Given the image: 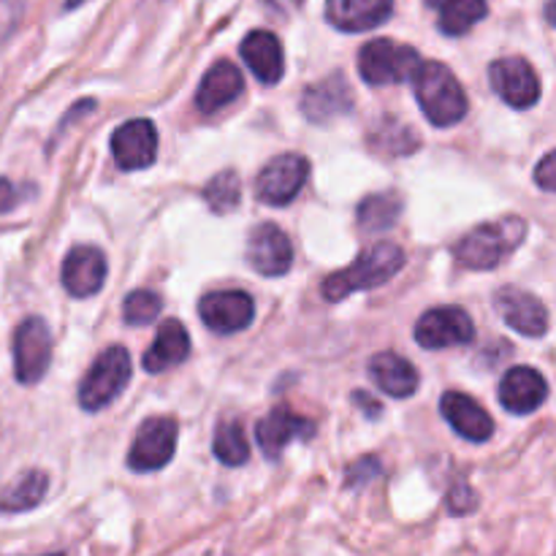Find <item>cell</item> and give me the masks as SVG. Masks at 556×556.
<instances>
[{"mask_svg":"<svg viewBox=\"0 0 556 556\" xmlns=\"http://www.w3.org/2000/svg\"><path fill=\"white\" fill-rule=\"evenodd\" d=\"M402 266H405V250L394 242H378L364 250L351 266L326 277L324 296L329 302H342L356 291H372L389 282Z\"/></svg>","mask_w":556,"mask_h":556,"instance_id":"6da1fadb","label":"cell"},{"mask_svg":"<svg viewBox=\"0 0 556 556\" xmlns=\"http://www.w3.org/2000/svg\"><path fill=\"white\" fill-rule=\"evenodd\" d=\"M527 237V223L521 217L510 215L503 220L483 223V226L472 228L467 237H462V242L454 248L456 261H459L465 269L486 271L494 266L503 264Z\"/></svg>","mask_w":556,"mask_h":556,"instance_id":"7a4b0ae2","label":"cell"},{"mask_svg":"<svg viewBox=\"0 0 556 556\" xmlns=\"http://www.w3.org/2000/svg\"><path fill=\"white\" fill-rule=\"evenodd\" d=\"M413 90H416L421 112L438 128H448L465 119L467 96L462 90L454 71L445 68L443 63H421L413 74Z\"/></svg>","mask_w":556,"mask_h":556,"instance_id":"3957f363","label":"cell"},{"mask_svg":"<svg viewBox=\"0 0 556 556\" xmlns=\"http://www.w3.org/2000/svg\"><path fill=\"white\" fill-rule=\"evenodd\" d=\"M130 380V353L123 345H112L92 362L79 386V405L87 413L112 405Z\"/></svg>","mask_w":556,"mask_h":556,"instance_id":"277c9868","label":"cell"},{"mask_svg":"<svg viewBox=\"0 0 556 556\" xmlns=\"http://www.w3.org/2000/svg\"><path fill=\"white\" fill-rule=\"evenodd\" d=\"M424 60L418 52L405 43H396L391 38H375L358 52V74L367 85H400V81L413 79Z\"/></svg>","mask_w":556,"mask_h":556,"instance_id":"5b68a950","label":"cell"},{"mask_svg":"<svg viewBox=\"0 0 556 556\" xmlns=\"http://www.w3.org/2000/svg\"><path fill=\"white\" fill-rule=\"evenodd\" d=\"M52 364V331L41 318L22 320L14 331V372L25 386L38 383Z\"/></svg>","mask_w":556,"mask_h":556,"instance_id":"8992f818","label":"cell"},{"mask_svg":"<svg viewBox=\"0 0 556 556\" xmlns=\"http://www.w3.org/2000/svg\"><path fill=\"white\" fill-rule=\"evenodd\" d=\"M309 177V161L302 155H277L264 166V172L255 179V193L264 204L269 206H286L291 204L304 188Z\"/></svg>","mask_w":556,"mask_h":556,"instance_id":"52a82bcc","label":"cell"},{"mask_svg":"<svg viewBox=\"0 0 556 556\" xmlns=\"http://www.w3.org/2000/svg\"><path fill=\"white\" fill-rule=\"evenodd\" d=\"M177 421L168 416H155L144 421L130 445L128 465L136 472H155L166 467L177 451Z\"/></svg>","mask_w":556,"mask_h":556,"instance_id":"ba28073f","label":"cell"},{"mask_svg":"<svg viewBox=\"0 0 556 556\" xmlns=\"http://www.w3.org/2000/svg\"><path fill=\"white\" fill-rule=\"evenodd\" d=\"M472 340H476V326L462 307L429 309L416 324V342L429 351L470 345Z\"/></svg>","mask_w":556,"mask_h":556,"instance_id":"9c48e42d","label":"cell"},{"mask_svg":"<svg viewBox=\"0 0 556 556\" xmlns=\"http://www.w3.org/2000/svg\"><path fill=\"white\" fill-rule=\"evenodd\" d=\"M494 92L514 109H530L541 101V79L525 58H503L489 65Z\"/></svg>","mask_w":556,"mask_h":556,"instance_id":"30bf717a","label":"cell"},{"mask_svg":"<svg viewBox=\"0 0 556 556\" xmlns=\"http://www.w3.org/2000/svg\"><path fill=\"white\" fill-rule=\"evenodd\" d=\"M112 155L123 172H139L155 163L157 130L150 119H128L112 134Z\"/></svg>","mask_w":556,"mask_h":556,"instance_id":"8fae6325","label":"cell"},{"mask_svg":"<svg viewBox=\"0 0 556 556\" xmlns=\"http://www.w3.org/2000/svg\"><path fill=\"white\" fill-rule=\"evenodd\" d=\"M199 315L206 329L233 334L253 324L255 304L244 291H212L199 302Z\"/></svg>","mask_w":556,"mask_h":556,"instance_id":"7c38bea8","label":"cell"},{"mask_svg":"<svg viewBox=\"0 0 556 556\" xmlns=\"http://www.w3.org/2000/svg\"><path fill=\"white\" fill-rule=\"evenodd\" d=\"M248 261L258 275L282 277L293 264L291 239L286 237L280 226L264 223L255 228L248 239Z\"/></svg>","mask_w":556,"mask_h":556,"instance_id":"4fadbf2b","label":"cell"},{"mask_svg":"<svg viewBox=\"0 0 556 556\" xmlns=\"http://www.w3.org/2000/svg\"><path fill=\"white\" fill-rule=\"evenodd\" d=\"M106 280V258L98 248L79 244L71 250L63 261V286L71 296L87 299L96 296Z\"/></svg>","mask_w":556,"mask_h":556,"instance_id":"5bb4252c","label":"cell"},{"mask_svg":"<svg viewBox=\"0 0 556 556\" xmlns=\"http://www.w3.org/2000/svg\"><path fill=\"white\" fill-rule=\"evenodd\" d=\"M497 309L505 324L525 337H543L548 331V309L541 299L521 288H503L497 293Z\"/></svg>","mask_w":556,"mask_h":556,"instance_id":"9a60e30c","label":"cell"},{"mask_svg":"<svg viewBox=\"0 0 556 556\" xmlns=\"http://www.w3.org/2000/svg\"><path fill=\"white\" fill-rule=\"evenodd\" d=\"M394 14V0H326V20L342 33L375 30Z\"/></svg>","mask_w":556,"mask_h":556,"instance_id":"2e32d148","label":"cell"},{"mask_svg":"<svg viewBox=\"0 0 556 556\" xmlns=\"http://www.w3.org/2000/svg\"><path fill=\"white\" fill-rule=\"evenodd\" d=\"M313 432V421L296 416V413H291L288 407H275L269 416L258 421V427H255V440H258L266 459H280L282 451L288 448V443H293L296 438L307 440Z\"/></svg>","mask_w":556,"mask_h":556,"instance_id":"e0dca14e","label":"cell"},{"mask_svg":"<svg viewBox=\"0 0 556 556\" xmlns=\"http://www.w3.org/2000/svg\"><path fill=\"white\" fill-rule=\"evenodd\" d=\"M546 400H548L546 378L532 367L508 369L503 383H500V402H503L505 410L516 413V416L535 413Z\"/></svg>","mask_w":556,"mask_h":556,"instance_id":"ac0fdd59","label":"cell"},{"mask_svg":"<svg viewBox=\"0 0 556 556\" xmlns=\"http://www.w3.org/2000/svg\"><path fill=\"white\" fill-rule=\"evenodd\" d=\"M440 410H443L445 421L454 427V432L459 438L470 440V443H486L494 434V421L472 396L459 394V391H448L440 400Z\"/></svg>","mask_w":556,"mask_h":556,"instance_id":"d6986e66","label":"cell"},{"mask_svg":"<svg viewBox=\"0 0 556 556\" xmlns=\"http://www.w3.org/2000/svg\"><path fill=\"white\" fill-rule=\"evenodd\" d=\"M244 90V79L239 74V68L228 60H220V63L212 65L210 71L201 79L199 92H195V106H199L201 114H215L220 112L223 106L237 101Z\"/></svg>","mask_w":556,"mask_h":556,"instance_id":"ffe728a7","label":"cell"},{"mask_svg":"<svg viewBox=\"0 0 556 556\" xmlns=\"http://www.w3.org/2000/svg\"><path fill=\"white\" fill-rule=\"evenodd\" d=\"M239 54L248 63V68L258 76L264 85H277L286 71V54H282V43L275 33L269 30H253L244 36Z\"/></svg>","mask_w":556,"mask_h":556,"instance_id":"44dd1931","label":"cell"},{"mask_svg":"<svg viewBox=\"0 0 556 556\" xmlns=\"http://www.w3.org/2000/svg\"><path fill=\"white\" fill-rule=\"evenodd\" d=\"M353 106V92L348 87L345 76L334 74L329 79L318 81V85L307 87L302 98V112L313 123H329V119L348 114Z\"/></svg>","mask_w":556,"mask_h":556,"instance_id":"7402d4cb","label":"cell"},{"mask_svg":"<svg viewBox=\"0 0 556 556\" xmlns=\"http://www.w3.org/2000/svg\"><path fill=\"white\" fill-rule=\"evenodd\" d=\"M369 375L378 383V389H383L386 394L396 396V400H405L418 391V372L407 358L396 356V353L383 351L378 356H372L369 362Z\"/></svg>","mask_w":556,"mask_h":556,"instance_id":"603a6c76","label":"cell"},{"mask_svg":"<svg viewBox=\"0 0 556 556\" xmlns=\"http://www.w3.org/2000/svg\"><path fill=\"white\" fill-rule=\"evenodd\" d=\"M190 356V337L185 331V326L179 320H166V324L157 329L155 342H152L150 351L144 353V369L150 375L163 372L168 367H177L185 358Z\"/></svg>","mask_w":556,"mask_h":556,"instance_id":"cb8c5ba5","label":"cell"},{"mask_svg":"<svg viewBox=\"0 0 556 556\" xmlns=\"http://www.w3.org/2000/svg\"><path fill=\"white\" fill-rule=\"evenodd\" d=\"M438 11V25L445 36H465L489 14V0H427Z\"/></svg>","mask_w":556,"mask_h":556,"instance_id":"d4e9b609","label":"cell"},{"mask_svg":"<svg viewBox=\"0 0 556 556\" xmlns=\"http://www.w3.org/2000/svg\"><path fill=\"white\" fill-rule=\"evenodd\" d=\"M47 489H49L47 472L41 470L25 472L22 481L0 489V510H3V514H22V510L36 508V505L43 500V494H47Z\"/></svg>","mask_w":556,"mask_h":556,"instance_id":"484cf974","label":"cell"},{"mask_svg":"<svg viewBox=\"0 0 556 556\" xmlns=\"http://www.w3.org/2000/svg\"><path fill=\"white\" fill-rule=\"evenodd\" d=\"M402 199L396 193H375L358 204V226L364 231H386L400 220Z\"/></svg>","mask_w":556,"mask_h":556,"instance_id":"4316f807","label":"cell"},{"mask_svg":"<svg viewBox=\"0 0 556 556\" xmlns=\"http://www.w3.org/2000/svg\"><path fill=\"white\" fill-rule=\"evenodd\" d=\"M215 456L228 467H239L250 459V445L239 421L220 424L215 434Z\"/></svg>","mask_w":556,"mask_h":556,"instance_id":"83f0119b","label":"cell"},{"mask_svg":"<svg viewBox=\"0 0 556 556\" xmlns=\"http://www.w3.org/2000/svg\"><path fill=\"white\" fill-rule=\"evenodd\" d=\"M206 204L212 206L215 215H226V212L237 210L239 199H242V179L237 172H220L210 185L204 188Z\"/></svg>","mask_w":556,"mask_h":556,"instance_id":"f1b7e54d","label":"cell"},{"mask_svg":"<svg viewBox=\"0 0 556 556\" xmlns=\"http://www.w3.org/2000/svg\"><path fill=\"white\" fill-rule=\"evenodd\" d=\"M161 296L152 291H134L128 299H125L123 304V318L125 324L130 326H144V324H152V320L161 315Z\"/></svg>","mask_w":556,"mask_h":556,"instance_id":"f546056e","label":"cell"},{"mask_svg":"<svg viewBox=\"0 0 556 556\" xmlns=\"http://www.w3.org/2000/svg\"><path fill=\"white\" fill-rule=\"evenodd\" d=\"M375 134L380 136V139H375V144L383 147L386 152H396V155H405V152H413L418 147V136L413 134L407 125L396 123V119L386 117L383 123L378 125V130H375Z\"/></svg>","mask_w":556,"mask_h":556,"instance_id":"4dcf8cb0","label":"cell"},{"mask_svg":"<svg viewBox=\"0 0 556 556\" xmlns=\"http://www.w3.org/2000/svg\"><path fill=\"white\" fill-rule=\"evenodd\" d=\"M27 0H0V41L20 25Z\"/></svg>","mask_w":556,"mask_h":556,"instance_id":"1f68e13d","label":"cell"},{"mask_svg":"<svg viewBox=\"0 0 556 556\" xmlns=\"http://www.w3.org/2000/svg\"><path fill=\"white\" fill-rule=\"evenodd\" d=\"M445 503H448L451 514H470V510L478 505V500H476V492H472L470 486L459 483V486L451 489L448 500H445Z\"/></svg>","mask_w":556,"mask_h":556,"instance_id":"d6a6232c","label":"cell"},{"mask_svg":"<svg viewBox=\"0 0 556 556\" xmlns=\"http://www.w3.org/2000/svg\"><path fill=\"white\" fill-rule=\"evenodd\" d=\"M535 179H538V185H541L543 190H548V193H552V190H556L554 152H546V155H543L541 166H538V172H535Z\"/></svg>","mask_w":556,"mask_h":556,"instance_id":"836d02e7","label":"cell"},{"mask_svg":"<svg viewBox=\"0 0 556 556\" xmlns=\"http://www.w3.org/2000/svg\"><path fill=\"white\" fill-rule=\"evenodd\" d=\"M14 204H16L14 185H11L5 177H0V215H5V212L14 210Z\"/></svg>","mask_w":556,"mask_h":556,"instance_id":"e575fe53","label":"cell"},{"mask_svg":"<svg viewBox=\"0 0 556 556\" xmlns=\"http://www.w3.org/2000/svg\"><path fill=\"white\" fill-rule=\"evenodd\" d=\"M353 402H356V405L367 407V416L369 418H378L380 416V405L372 400V396L364 394V391H356V394H353Z\"/></svg>","mask_w":556,"mask_h":556,"instance_id":"d590c367","label":"cell"},{"mask_svg":"<svg viewBox=\"0 0 556 556\" xmlns=\"http://www.w3.org/2000/svg\"><path fill=\"white\" fill-rule=\"evenodd\" d=\"M266 3H271V5H299L302 0H266Z\"/></svg>","mask_w":556,"mask_h":556,"instance_id":"8d00e7d4","label":"cell"},{"mask_svg":"<svg viewBox=\"0 0 556 556\" xmlns=\"http://www.w3.org/2000/svg\"><path fill=\"white\" fill-rule=\"evenodd\" d=\"M81 3H87V0H65V9H68V11L71 9H79Z\"/></svg>","mask_w":556,"mask_h":556,"instance_id":"74e56055","label":"cell"},{"mask_svg":"<svg viewBox=\"0 0 556 556\" xmlns=\"http://www.w3.org/2000/svg\"><path fill=\"white\" fill-rule=\"evenodd\" d=\"M47 556H63V554H47Z\"/></svg>","mask_w":556,"mask_h":556,"instance_id":"f35d334b","label":"cell"}]
</instances>
